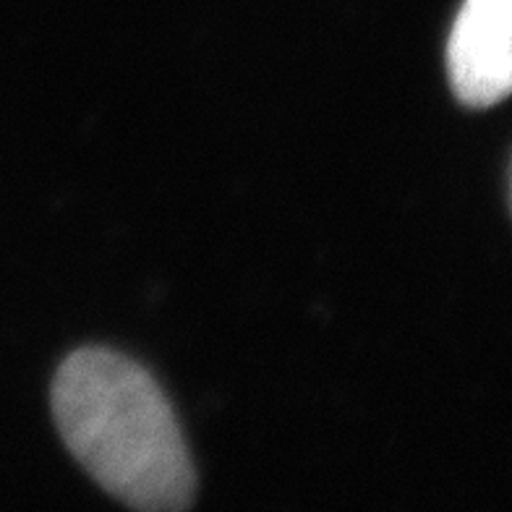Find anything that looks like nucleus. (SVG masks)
<instances>
[{"label": "nucleus", "instance_id": "f257e3e1", "mask_svg": "<svg viewBox=\"0 0 512 512\" xmlns=\"http://www.w3.org/2000/svg\"><path fill=\"white\" fill-rule=\"evenodd\" d=\"M63 442L108 494L136 510H183L194 497V465L168 398L126 356L84 348L53 384Z\"/></svg>", "mask_w": 512, "mask_h": 512}, {"label": "nucleus", "instance_id": "f03ea898", "mask_svg": "<svg viewBox=\"0 0 512 512\" xmlns=\"http://www.w3.org/2000/svg\"><path fill=\"white\" fill-rule=\"evenodd\" d=\"M512 0H465L447 66L455 95L468 108H492L512 87Z\"/></svg>", "mask_w": 512, "mask_h": 512}]
</instances>
